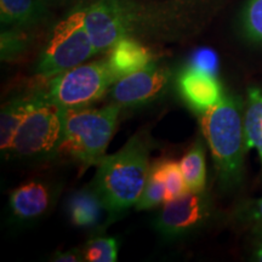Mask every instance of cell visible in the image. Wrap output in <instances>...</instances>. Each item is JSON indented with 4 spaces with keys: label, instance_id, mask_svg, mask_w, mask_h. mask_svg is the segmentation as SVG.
I'll return each instance as SVG.
<instances>
[{
    "label": "cell",
    "instance_id": "6da1fadb",
    "mask_svg": "<svg viewBox=\"0 0 262 262\" xmlns=\"http://www.w3.org/2000/svg\"><path fill=\"white\" fill-rule=\"evenodd\" d=\"M149 169L148 143L140 136L130 139L123 148L98 162L91 186L103 201L111 217L136 205Z\"/></svg>",
    "mask_w": 262,
    "mask_h": 262
},
{
    "label": "cell",
    "instance_id": "7a4b0ae2",
    "mask_svg": "<svg viewBox=\"0 0 262 262\" xmlns=\"http://www.w3.org/2000/svg\"><path fill=\"white\" fill-rule=\"evenodd\" d=\"M202 127L220 182L226 187L237 185L243 173L247 150L241 98L225 95L220 102L203 114Z\"/></svg>",
    "mask_w": 262,
    "mask_h": 262
},
{
    "label": "cell",
    "instance_id": "3957f363",
    "mask_svg": "<svg viewBox=\"0 0 262 262\" xmlns=\"http://www.w3.org/2000/svg\"><path fill=\"white\" fill-rule=\"evenodd\" d=\"M119 113L117 103L102 108L64 110L63 135L57 153L70 156L85 168L97 165L112 139Z\"/></svg>",
    "mask_w": 262,
    "mask_h": 262
},
{
    "label": "cell",
    "instance_id": "277c9868",
    "mask_svg": "<svg viewBox=\"0 0 262 262\" xmlns=\"http://www.w3.org/2000/svg\"><path fill=\"white\" fill-rule=\"evenodd\" d=\"M85 11L73 10L52 28L35 67L39 77L54 78L97 54L85 26Z\"/></svg>",
    "mask_w": 262,
    "mask_h": 262
},
{
    "label": "cell",
    "instance_id": "5b68a950",
    "mask_svg": "<svg viewBox=\"0 0 262 262\" xmlns=\"http://www.w3.org/2000/svg\"><path fill=\"white\" fill-rule=\"evenodd\" d=\"M64 110L39 91L37 101L16 131L10 155L22 159H42L57 153L63 135Z\"/></svg>",
    "mask_w": 262,
    "mask_h": 262
},
{
    "label": "cell",
    "instance_id": "8992f818",
    "mask_svg": "<svg viewBox=\"0 0 262 262\" xmlns=\"http://www.w3.org/2000/svg\"><path fill=\"white\" fill-rule=\"evenodd\" d=\"M117 80L107 60L81 63L55 75L48 94L63 110L85 108L100 100Z\"/></svg>",
    "mask_w": 262,
    "mask_h": 262
},
{
    "label": "cell",
    "instance_id": "52a82bcc",
    "mask_svg": "<svg viewBox=\"0 0 262 262\" xmlns=\"http://www.w3.org/2000/svg\"><path fill=\"white\" fill-rule=\"evenodd\" d=\"M211 216L210 196L205 191H188L163 203L155 219V228L166 239H180L202 228Z\"/></svg>",
    "mask_w": 262,
    "mask_h": 262
},
{
    "label": "cell",
    "instance_id": "ba28073f",
    "mask_svg": "<svg viewBox=\"0 0 262 262\" xmlns=\"http://www.w3.org/2000/svg\"><path fill=\"white\" fill-rule=\"evenodd\" d=\"M171 75L169 67L150 62L142 70L118 79L111 89V97L120 107L143 106L165 93Z\"/></svg>",
    "mask_w": 262,
    "mask_h": 262
},
{
    "label": "cell",
    "instance_id": "9c48e42d",
    "mask_svg": "<svg viewBox=\"0 0 262 262\" xmlns=\"http://www.w3.org/2000/svg\"><path fill=\"white\" fill-rule=\"evenodd\" d=\"M85 26L96 52L108 51L127 37L125 15L120 0H97L85 11Z\"/></svg>",
    "mask_w": 262,
    "mask_h": 262
},
{
    "label": "cell",
    "instance_id": "30bf717a",
    "mask_svg": "<svg viewBox=\"0 0 262 262\" xmlns=\"http://www.w3.org/2000/svg\"><path fill=\"white\" fill-rule=\"evenodd\" d=\"M175 84L183 102L201 116L216 106L225 96L216 75L189 64L179 72Z\"/></svg>",
    "mask_w": 262,
    "mask_h": 262
},
{
    "label": "cell",
    "instance_id": "8fae6325",
    "mask_svg": "<svg viewBox=\"0 0 262 262\" xmlns=\"http://www.w3.org/2000/svg\"><path fill=\"white\" fill-rule=\"evenodd\" d=\"M57 189L51 183L39 180L26 182L11 192L9 208L17 222L27 224L44 217L56 201Z\"/></svg>",
    "mask_w": 262,
    "mask_h": 262
},
{
    "label": "cell",
    "instance_id": "7c38bea8",
    "mask_svg": "<svg viewBox=\"0 0 262 262\" xmlns=\"http://www.w3.org/2000/svg\"><path fill=\"white\" fill-rule=\"evenodd\" d=\"M66 212L74 227L95 228L102 222L107 209L98 193L90 186L78 189L68 196Z\"/></svg>",
    "mask_w": 262,
    "mask_h": 262
},
{
    "label": "cell",
    "instance_id": "4fadbf2b",
    "mask_svg": "<svg viewBox=\"0 0 262 262\" xmlns=\"http://www.w3.org/2000/svg\"><path fill=\"white\" fill-rule=\"evenodd\" d=\"M152 55L145 45L135 38L124 37L108 50L107 62L114 75L120 78L135 73L150 63Z\"/></svg>",
    "mask_w": 262,
    "mask_h": 262
},
{
    "label": "cell",
    "instance_id": "5bb4252c",
    "mask_svg": "<svg viewBox=\"0 0 262 262\" xmlns=\"http://www.w3.org/2000/svg\"><path fill=\"white\" fill-rule=\"evenodd\" d=\"M38 95L39 91L16 95L3 107L0 114V149L6 157L11 152L16 131L28 116Z\"/></svg>",
    "mask_w": 262,
    "mask_h": 262
},
{
    "label": "cell",
    "instance_id": "9a60e30c",
    "mask_svg": "<svg viewBox=\"0 0 262 262\" xmlns=\"http://www.w3.org/2000/svg\"><path fill=\"white\" fill-rule=\"evenodd\" d=\"M47 15L44 0H0V19L5 27L26 28Z\"/></svg>",
    "mask_w": 262,
    "mask_h": 262
},
{
    "label": "cell",
    "instance_id": "2e32d148",
    "mask_svg": "<svg viewBox=\"0 0 262 262\" xmlns=\"http://www.w3.org/2000/svg\"><path fill=\"white\" fill-rule=\"evenodd\" d=\"M245 145L255 148L262 163V89L256 86L248 90L247 107L244 110Z\"/></svg>",
    "mask_w": 262,
    "mask_h": 262
},
{
    "label": "cell",
    "instance_id": "e0dca14e",
    "mask_svg": "<svg viewBox=\"0 0 262 262\" xmlns=\"http://www.w3.org/2000/svg\"><path fill=\"white\" fill-rule=\"evenodd\" d=\"M180 166H181L183 179H185L188 191H205V148L202 140L196 141L182 157V159L180 160Z\"/></svg>",
    "mask_w": 262,
    "mask_h": 262
},
{
    "label": "cell",
    "instance_id": "ac0fdd59",
    "mask_svg": "<svg viewBox=\"0 0 262 262\" xmlns=\"http://www.w3.org/2000/svg\"><path fill=\"white\" fill-rule=\"evenodd\" d=\"M150 171L156 173L165 186V202L178 198L188 192L183 179L180 163L172 159H164L150 165ZM164 202V203H165Z\"/></svg>",
    "mask_w": 262,
    "mask_h": 262
},
{
    "label": "cell",
    "instance_id": "d6986e66",
    "mask_svg": "<svg viewBox=\"0 0 262 262\" xmlns=\"http://www.w3.org/2000/svg\"><path fill=\"white\" fill-rule=\"evenodd\" d=\"M241 29L249 41L262 45V0H249L241 15Z\"/></svg>",
    "mask_w": 262,
    "mask_h": 262
},
{
    "label": "cell",
    "instance_id": "ffe728a7",
    "mask_svg": "<svg viewBox=\"0 0 262 262\" xmlns=\"http://www.w3.org/2000/svg\"><path fill=\"white\" fill-rule=\"evenodd\" d=\"M81 250L84 260L88 262H114L118 257V241L100 235L90 239Z\"/></svg>",
    "mask_w": 262,
    "mask_h": 262
},
{
    "label": "cell",
    "instance_id": "44dd1931",
    "mask_svg": "<svg viewBox=\"0 0 262 262\" xmlns=\"http://www.w3.org/2000/svg\"><path fill=\"white\" fill-rule=\"evenodd\" d=\"M164 202H165V186L162 180L149 169L146 186L135 205L136 210H149L159 204H163Z\"/></svg>",
    "mask_w": 262,
    "mask_h": 262
},
{
    "label": "cell",
    "instance_id": "7402d4cb",
    "mask_svg": "<svg viewBox=\"0 0 262 262\" xmlns=\"http://www.w3.org/2000/svg\"><path fill=\"white\" fill-rule=\"evenodd\" d=\"M21 28L6 27L2 32V60H14L26 48L25 35L19 32Z\"/></svg>",
    "mask_w": 262,
    "mask_h": 262
},
{
    "label": "cell",
    "instance_id": "603a6c76",
    "mask_svg": "<svg viewBox=\"0 0 262 262\" xmlns=\"http://www.w3.org/2000/svg\"><path fill=\"white\" fill-rule=\"evenodd\" d=\"M189 66L204 71L206 73L216 75L219 71V56L212 49H198L193 52L191 58H189Z\"/></svg>",
    "mask_w": 262,
    "mask_h": 262
},
{
    "label": "cell",
    "instance_id": "cb8c5ba5",
    "mask_svg": "<svg viewBox=\"0 0 262 262\" xmlns=\"http://www.w3.org/2000/svg\"><path fill=\"white\" fill-rule=\"evenodd\" d=\"M52 260L58 262H80L85 261L81 249H70L67 251H57L52 255Z\"/></svg>",
    "mask_w": 262,
    "mask_h": 262
},
{
    "label": "cell",
    "instance_id": "d4e9b609",
    "mask_svg": "<svg viewBox=\"0 0 262 262\" xmlns=\"http://www.w3.org/2000/svg\"><path fill=\"white\" fill-rule=\"evenodd\" d=\"M250 220L262 226V198L258 199L250 208Z\"/></svg>",
    "mask_w": 262,
    "mask_h": 262
},
{
    "label": "cell",
    "instance_id": "484cf974",
    "mask_svg": "<svg viewBox=\"0 0 262 262\" xmlns=\"http://www.w3.org/2000/svg\"><path fill=\"white\" fill-rule=\"evenodd\" d=\"M254 257L256 258L257 261H262V233L257 239L256 247H255V251H254Z\"/></svg>",
    "mask_w": 262,
    "mask_h": 262
},
{
    "label": "cell",
    "instance_id": "4316f807",
    "mask_svg": "<svg viewBox=\"0 0 262 262\" xmlns=\"http://www.w3.org/2000/svg\"><path fill=\"white\" fill-rule=\"evenodd\" d=\"M44 2H50V0H44Z\"/></svg>",
    "mask_w": 262,
    "mask_h": 262
}]
</instances>
